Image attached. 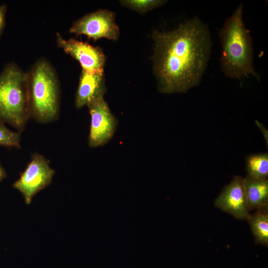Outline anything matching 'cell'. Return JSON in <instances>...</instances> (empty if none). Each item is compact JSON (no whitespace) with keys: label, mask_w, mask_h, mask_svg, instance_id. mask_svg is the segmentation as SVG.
<instances>
[{"label":"cell","mask_w":268,"mask_h":268,"mask_svg":"<svg viewBox=\"0 0 268 268\" xmlns=\"http://www.w3.org/2000/svg\"><path fill=\"white\" fill-rule=\"evenodd\" d=\"M153 73L162 93L186 92L199 85L212 42L208 26L195 16L170 31L152 32Z\"/></svg>","instance_id":"1"},{"label":"cell","mask_w":268,"mask_h":268,"mask_svg":"<svg viewBox=\"0 0 268 268\" xmlns=\"http://www.w3.org/2000/svg\"><path fill=\"white\" fill-rule=\"evenodd\" d=\"M243 5L240 3L226 18L218 32L222 47L220 66L224 75L240 79L250 75L260 76L254 66V47L250 30L245 25Z\"/></svg>","instance_id":"2"},{"label":"cell","mask_w":268,"mask_h":268,"mask_svg":"<svg viewBox=\"0 0 268 268\" xmlns=\"http://www.w3.org/2000/svg\"><path fill=\"white\" fill-rule=\"evenodd\" d=\"M27 74L30 117L41 123L57 120L60 112V88L53 67L41 58Z\"/></svg>","instance_id":"3"},{"label":"cell","mask_w":268,"mask_h":268,"mask_svg":"<svg viewBox=\"0 0 268 268\" xmlns=\"http://www.w3.org/2000/svg\"><path fill=\"white\" fill-rule=\"evenodd\" d=\"M29 118L27 72L15 63H8L0 73V121L22 132Z\"/></svg>","instance_id":"4"},{"label":"cell","mask_w":268,"mask_h":268,"mask_svg":"<svg viewBox=\"0 0 268 268\" xmlns=\"http://www.w3.org/2000/svg\"><path fill=\"white\" fill-rule=\"evenodd\" d=\"M54 174L55 170L49 165V161L40 154H34L13 187L22 194L25 203L29 204L36 194L51 184Z\"/></svg>","instance_id":"5"},{"label":"cell","mask_w":268,"mask_h":268,"mask_svg":"<svg viewBox=\"0 0 268 268\" xmlns=\"http://www.w3.org/2000/svg\"><path fill=\"white\" fill-rule=\"evenodd\" d=\"M69 31L76 35H86L94 40L104 38L115 41L120 36L115 13L107 9L97 10L84 15L73 22Z\"/></svg>","instance_id":"6"},{"label":"cell","mask_w":268,"mask_h":268,"mask_svg":"<svg viewBox=\"0 0 268 268\" xmlns=\"http://www.w3.org/2000/svg\"><path fill=\"white\" fill-rule=\"evenodd\" d=\"M87 107L91 117L88 145L91 147L103 146L113 136L118 121L103 98L92 102Z\"/></svg>","instance_id":"7"},{"label":"cell","mask_w":268,"mask_h":268,"mask_svg":"<svg viewBox=\"0 0 268 268\" xmlns=\"http://www.w3.org/2000/svg\"><path fill=\"white\" fill-rule=\"evenodd\" d=\"M56 41L59 47L80 63L82 70L89 72H104L106 58L99 47L74 38L65 40L59 33H57Z\"/></svg>","instance_id":"8"},{"label":"cell","mask_w":268,"mask_h":268,"mask_svg":"<svg viewBox=\"0 0 268 268\" xmlns=\"http://www.w3.org/2000/svg\"><path fill=\"white\" fill-rule=\"evenodd\" d=\"M243 179L235 176L214 202L215 206L240 219H247L249 215Z\"/></svg>","instance_id":"9"},{"label":"cell","mask_w":268,"mask_h":268,"mask_svg":"<svg viewBox=\"0 0 268 268\" xmlns=\"http://www.w3.org/2000/svg\"><path fill=\"white\" fill-rule=\"evenodd\" d=\"M106 90L104 72H89L82 70L75 97L76 107L81 108L103 98Z\"/></svg>","instance_id":"10"},{"label":"cell","mask_w":268,"mask_h":268,"mask_svg":"<svg viewBox=\"0 0 268 268\" xmlns=\"http://www.w3.org/2000/svg\"><path fill=\"white\" fill-rule=\"evenodd\" d=\"M244 190L249 211L263 209L268 203V180L247 175L243 179Z\"/></svg>","instance_id":"11"},{"label":"cell","mask_w":268,"mask_h":268,"mask_svg":"<svg viewBox=\"0 0 268 268\" xmlns=\"http://www.w3.org/2000/svg\"><path fill=\"white\" fill-rule=\"evenodd\" d=\"M255 241L265 246L268 245V214L266 211H258L249 214L247 219Z\"/></svg>","instance_id":"12"},{"label":"cell","mask_w":268,"mask_h":268,"mask_svg":"<svg viewBox=\"0 0 268 268\" xmlns=\"http://www.w3.org/2000/svg\"><path fill=\"white\" fill-rule=\"evenodd\" d=\"M246 169L249 176L260 179L268 176V154L267 153L252 154L247 157Z\"/></svg>","instance_id":"13"},{"label":"cell","mask_w":268,"mask_h":268,"mask_svg":"<svg viewBox=\"0 0 268 268\" xmlns=\"http://www.w3.org/2000/svg\"><path fill=\"white\" fill-rule=\"evenodd\" d=\"M123 6L144 14L148 11L163 5L167 2L164 0H120Z\"/></svg>","instance_id":"14"},{"label":"cell","mask_w":268,"mask_h":268,"mask_svg":"<svg viewBox=\"0 0 268 268\" xmlns=\"http://www.w3.org/2000/svg\"><path fill=\"white\" fill-rule=\"evenodd\" d=\"M21 134L8 129L4 122L0 121V145L16 148L21 147Z\"/></svg>","instance_id":"15"},{"label":"cell","mask_w":268,"mask_h":268,"mask_svg":"<svg viewBox=\"0 0 268 268\" xmlns=\"http://www.w3.org/2000/svg\"><path fill=\"white\" fill-rule=\"evenodd\" d=\"M6 9V6L5 4L0 5V37L3 33L5 26Z\"/></svg>","instance_id":"16"},{"label":"cell","mask_w":268,"mask_h":268,"mask_svg":"<svg viewBox=\"0 0 268 268\" xmlns=\"http://www.w3.org/2000/svg\"><path fill=\"white\" fill-rule=\"evenodd\" d=\"M6 177V172L4 169L0 164V182L2 181Z\"/></svg>","instance_id":"17"}]
</instances>
